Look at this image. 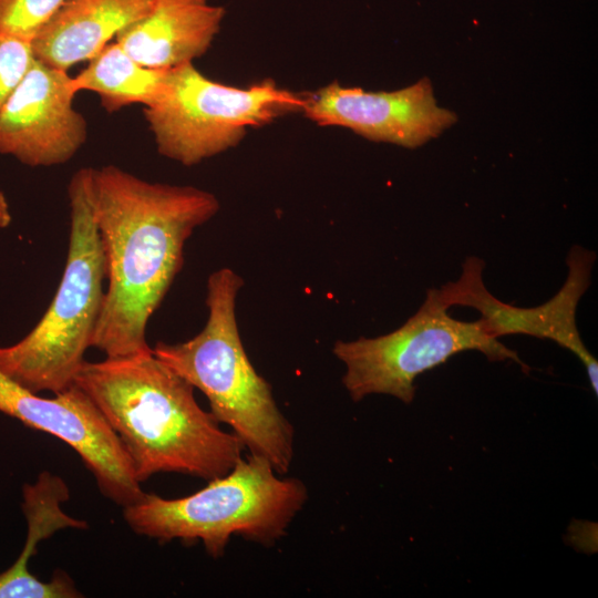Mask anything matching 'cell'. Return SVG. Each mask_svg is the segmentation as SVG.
Listing matches in <instances>:
<instances>
[{"instance_id": "cell-1", "label": "cell", "mask_w": 598, "mask_h": 598, "mask_svg": "<svg viewBox=\"0 0 598 598\" xmlns=\"http://www.w3.org/2000/svg\"><path fill=\"white\" fill-rule=\"evenodd\" d=\"M92 199L107 286L91 347L106 358L151 353L148 321L183 268L186 241L218 213L219 200L113 164L93 168Z\"/></svg>"}, {"instance_id": "cell-2", "label": "cell", "mask_w": 598, "mask_h": 598, "mask_svg": "<svg viewBox=\"0 0 598 598\" xmlns=\"http://www.w3.org/2000/svg\"><path fill=\"white\" fill-rule=\"evenodd\" d=\"M74 384L121 440L140 483L157 473L206 481L229 473L245 448L203 410L194 386L151 353L84 361Z\"/></svg>"}, {"instance_id": "cell-3", "label": "cell", "mask_w": 598, "mask_h": 598, "mask_svg": "<svg viewBox=\"0 0 598 598\" xmlns=\"http://www.w3.org/2000/svg\"><path fill=\"white\" fill-rule=\"evenodd\" d=\"M243 286L233 269L214 271L207 281L208 318L203 330L184 342L158 341L152 350L205 394L209 412L233 429L249 454L266 458L278 474H285L293 457V427L243 347L235 312Z\"/></svg>"}, {"instance_id": "cell-4", "label": "cell", "mask_w": 598, "mask_h": 598, "mask_svg": "<svg viewBox=\"0 0 598 598\" xmlns=\"http://www.w3.org/2000/svg\"><path fill=\"white\" fill-rule=\"evenodd\" d=\"M92 167L70 179V235L60 285L47 311L20 341L0 347V370L21 385L53 394L74 383L101 312L106 268L92 199Z\"/></svg>"}, {"instance_id": "cell-5", "label": "cell", "mask_w": 598, "mask_h": 598, "mask_svg": "<svg viewBox=\"0 0 598 598\" xmlns=\"http://www.w3.org/2000/svg\"><path fill=\"white\" fill-rule=\"evenodd\" d=\"M276 474L266 458L248 454L194 494L169 499L145 493L123 516L137 535L162 543L200 540L213 558L224 555L233 535L271 546L308 498L300 480Z\"/></svg>"}, {"instance_id": "cell-6", "label": "cell", "mask_w": 598, "mask_h": 598, "mask_svg": "<svg viewBox=\"0 0 598 598\" xmlns=\"http://www.w3.org/2000/svg\"><path fill=\"white\" fill-rule=\"evenodd\" d=\"M307 94L264 81L246 89L213 81L193 63L169 71L159 97L144 107L157 152L184 166L237 146L252 126L301 111Z\"/></svg>"}, {"instance_id": "cell-7", "label": "cell", "mask_w": 598, "mask_h": 598, "mask_svg": "<svg viewBox=\"0 0 598 598\" xmlns=\"http://www.w3.org/2000/svg\"><path fill=\"white\" fill-rule=\"evenodd\" d=\"M436 289L426 293L419 310L396 330L354 341H337L333 354L346 365L342 383L358 402L370 394H389L404 403L415 395L414 380L451 357L467 350L489 361L512 360L529 368L517 353L499 342L484 321H462L447 313Z\"/></svg>"}, {"instance_id": "cell-8", "label": "cell", "mask_w": 598, "mask_h": 598, "mask_svg": "<svg viewBox=\"0 0 598 598\" xmlns=\"http://www.w3.org/2000/svg\"><path fill=\"white\" fill-rule=\"evenodd\" d=\"M0 412L70 445L116 505L124 508L145 494L117 434L76 384L43 398L0 370Z\"/></svg>"}, {"instance_id": "cell-9", "label": "cell", "mask_w": 598, "mask_h": 598, "mask_svg": "<svg viewBox=\"0 0 598 598\" xmlns=\"http://www.w3.org/2000/svg\"><path fill=\"white\" fill-rule=\"evenodd\" d=\"M595 259V252L574 246L567 257L565 283L553 298L538 307L519 308L492 296L482 278L484 262L476 257L465 260L456 281H450L436 291L448 308L467 306L478 310L487 330L497 339L507 334H527L550 339L568 349L586 368L597 395L598 362L586 348L576 323L577 306L590 285Z\"/></svg>"}, {"instance_id": "cell-10", "label": "cell", "mask_w": 598, "mask_h": 598, "mask_svg": "<svg viewBox=\"0 0 598 598\" xmlns=\"http://www.w3.org/2000/svg\"><path fill=\"white\" fill-rule=\"evenodd\" d=\"M76 94L68 71L34 58L0 107V154L30 167L72 159L87 140L86 120L73 106Z\"/></svg>"}, {"instance_id": "cell-11", "label": "cell", "mask_w": 598, "mask_h": 598, "mask_svg": "<svg viewBox=\"0 0 598 598\" xmlns=\"http://www.w3.org/2000/svg\"><path fill=\"white\" fill-rule=\"evenodd\" d=\"M305 115L321 126H342L374 142L415 148L456 121L440 107L429 79L391 92H368L330 83L307 94Z\"/></svg>"}, {"instance_id": "cell-12", "label": "cell", "mask_w": 598, "mask_h": 598, "mask_svg": "<svg viewBox=\"0 0 598 598\" xmlns=\"http://www.w3.org/2000/svg\"><path fill=\"white\" fill-rule=\"evenodd\" d=\"M213 0H152L146 13L115 41L138 63L172 70L204 55L218 34L226 11Z\"/></svg>"}, {"instance_id": "cell-13", "label": "cell", "mask_w": 598, "mask_h": 598, "mask_svg": "<svg viewBox=\"0 0 598 598\" xmlns=\"http://www.w3.org/2000/svg\"><path fill=\"white\" fill-rule=\"evenodd\" d=\"M152 0H64L31 41L34 58L69 71L89 61L126 27L143 17Z\"/></svg>"}, {"instance_id": "cell-14", "label": "cell", "mask_w": 598, "mask_h": 598, "mask_svg": "<svg viewBox=\"0 0 598 598\" xmlns=\"http://www.w3.org/2000/svg\"><path fill=\"white\" fill-rule=\"evenodd\" d=\"M79 74L72 76L76 93L94 92L107 113H115L133 104L144 107L162 94L171 70L142 65L115 40L96 52Z\"/></svg>"}, {"instance_id": "cell-15", "label": "cell", "mask_w": 598, "mask_h": 598, "mask_svg": "<svg viewBox=\"0 0 598 598\" xmlns=\"http://www.w3.org/2000/svg\"><path fill=\"white\" fill-rule=\"evenodd\" d=\"M64 0H0V32L32 41Z\"/></svg>"}, {"instance_id": "cell-16", "label": "cell", "mask_w": 598, "mask_h": 598, "mask_svg": "<svg viewBox=\"0 0 598 598\" xmlns=\"http://www.w3.org/2000/svg\"><path fill=\"white\" fill-rule=\"evenodd\" d=\"M82 594L62 570H55L50 581L32 575H21L10 567L0 573V598H78Z\"/></svg>"}, {"instance_id": "cell-17", "label": "cell", "mask_w": 598, "mask_h": 598, "mask_svg": "<svg viewBox=\"0 0 598 598\" xmlns=\"http://www.w3.org/2000/svg\"><path fill=\"white\" fill-rule=\"evenodd\" d=\"M34 60L30 41L0 32V107Z\"/></svg>"}, {"instance_id": "cell-18", "label": "cell", "mask_w": 598, "mask_h": 598, "mask_svg": "<svg viewBox=\"0 0 598 598\" xmlns=\"http://www.w3.org/2000/svg\"><path fill=\"white\" fill-rule=\"evenodd\" d=\"M12 219L6 195L0 190V229L10 225Z\"/></svg>"}]
</instances>
